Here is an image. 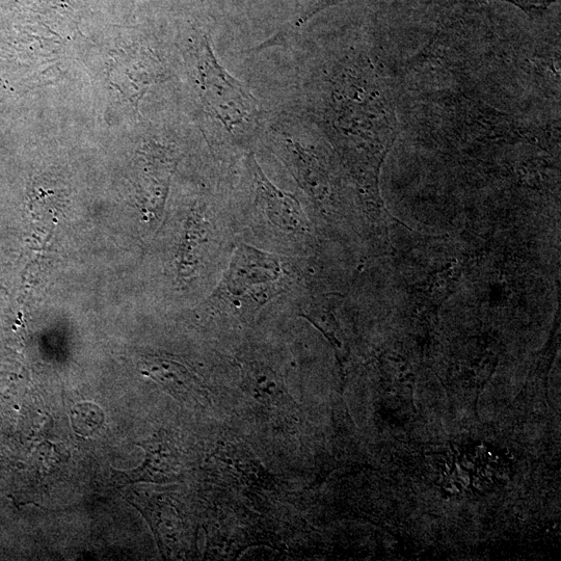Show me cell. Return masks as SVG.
I'll return each instance as SVG.
<instances>
[{"label": "cell", "instance_id": "cell-3", "mask_svg": "<svg viewBox=\"0 0 561 561\" xmlns=\"http://www.w3.org/2000/svg\"><path fill=\"white\" fill-rule=\"evenodd\" d=\"M250 170L253 176L257 202L267 218L279 229L287 233L306 234L308 222L299 202L292 196L280 191L267 178L255 158L250 157Z\"/></svg>", "mask_w": 561, "mask_h": 561}, {"label": "cell", "instance_id": "cell-1", "mask_svg": "<svg viewBox=\"0 0 561 561\" xmlns=\"http://www.w3.org/2000/svg\"><path fill=\"white\" fill-rule=\"evenodd\" d=\"M279 261L252 247H240L225 276V289L233 301L265 302L269 293L276 289V282L281 278Z\"/></svg>", "mask_w": 561, "mask_h": 561}, {"label": "cell", "instance_id": "cell-5", "mask_svg": "<svg viewBox=\"0 0 561 561\" xmlns=\"http://www.w3.org/2000/svg\"><path fill=\"white\" fill-rule=\"evenodd\" d=\"M74 427H78V434L94 432L103 422V413L98 407L90 404L76 406L71 416Z\"/></svg>", "mask_w": 561, "mask_h": 561}, {"label": "cell", "instance_id": "cell-4", "mask_svg": "<svg viewBox=\"0 0 561 561\" xmlns=\"http://www.w3.org/2000/svg\"><path fill=\"white\" fill-rule=\"evenodd\" d=\"M146 451V460L142 467L127 472H119L127 483L163 482L169 475L163 466V448L156 442L139 443Z\"/></svg>", "mask_w": 561, "mask_h": 561}, {"label": "cell", "instance_id": "cell-2", "mask_svg": "<svg viewBox=\"0 0 561 561\" xmlns=\"http://www.w3.org/2000/svg\"><path fill=\"white\" fill-rule=\"evenodd\" d=\"M205 63L209 101L221 122L229 130L251 124L258 113L257 100L219 65L208 47Z\"/></svg>", "mask_w": 561, "mask_h": 561}]
</instances>
